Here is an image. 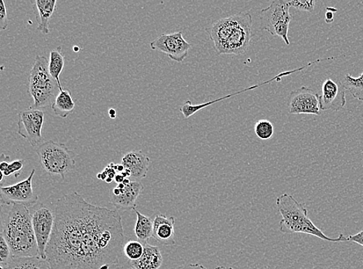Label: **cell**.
<instances>
[{"label":"cell","mask_w":363,"mask_h":269,"mask_svg":"<svg viewBox=\"0 0 363 269\" xmlns=\"http://www.w3.org/2000/svg\"><path fill=\"white\" fill-rule=\"evenodd\" d=\"M346 89L342 82L327 78L322 84V94L319 95L321 111H339L346 104Z\"/></svg>","instance_id":"cell-13"},{"label":"cell","mask_w":363,"mask_h":269,"mask_svg":"<svg viewBox=\"0 0 363 269\" xmlns=\"http://www.w3.org/2000/svg\"><path fill=\"white\" fill-rule=\"evenodd\" d=\"M150 48L168 55L171 60L180 63L187 57L192 45L183 37L181 32L162 34L150 43Z\"/></svg>","instance_id":"cell-9"},{"label":"cell","mask_w":363,"mask_h":269,"mask_svg":"<svg viewBox=\"0 0 363 269\" xmlns=\"http://www.w3.org/2000/svg\"><path fill=\"white\" fill-rule=\"evenodd\" d=\"M76 103L71 95L69 90H62L58 93L52 109L55 114L59 118L65 119L73 112Z\"/></svg>","instance_id":"cell-20"},{"label":"cell","mask_w":363,"mask_h":269,"mask_svg":"<svg viewBox=\"0 0 363 269\" xmlns=\"http://www.w3.org/2000/svg\"><path fill=\"white\" fill-rule=\"evenodd\" d=\"M114 180L116 184H120L123 183V181L125 180V178L123 177L121 174H116Z\"/></svg>","instance_id":"cell-36"},{"label":"cell","mask_w":363,"mask_h":269,"mask_svg":"<svg viewBox=\"0 0 363 269\" xmlns=\"http://www.w3.org/2000/svg\"><path fill=\"white\" fill-rule=\"evenodd\" d=\"M113 180H114V179H111V178H107V179H106V181L107 184H111L112 181H113Z\"/></svg>","instance_id":"cell-41"},{"label":"cell","mask_w":363,"mask_h":269,"mask_svg":"<svg viewBox=\"0 0 363 269\" xmlns=\"http://www.w3.org/2000/svg\"><path fill=\"white\" fill-rule=\"evenodd\" d=\"M143 191V186L140 181H131L126 186L120 195L110 194L111 202L119 209H135L136 200Z\"/></svg>","instance_id":"cell-16"},{"label":"cell","mask_w":363,"mask_h":269,"mask_svg":"<svg viewBox=\"0 0 363 269\" xmlns=\"http://www.w3.org/2000/svg\"><path fill=\"white\" fill-rule=\"evenodd\" d=\"M342 83L355 99L363 102V71L358 78H354L350 74L346 75Z\"/></svg>","instance_id":"cell-24"},{"label":"cell","mask_w":363,"mask_h":269,"mask_svg":"<svg viewBox=\"0 0 363 269\" xmlns=\"http://www.w3.org/2000/svg\"><path fill=\"white\" fill-rule=\"evenodd\" d=\"M214 269H234V268H232V267H227V266H218V267L215 268Z\"/></svg>","instance_id":"cell-39"},{"label":"cell","mask_w":363,"mask_h":269,"mask_svg":"<svg viewBox=\"0 0 363 269\" xmlns=\"http://www.w3.org/2000/svg\"><path fill=\"white\" fill-rule=\"evenodd\" d=\"M176 219L173 216L158 214L154 220L153 237L159 244L166 246L176 244V230H174Z\"/></svg>","instance_id":"cell-17"},{"label":"cell","mask_w":363,"mask_h":269,"mask_svg":"<svg viewBox=\"0 0 363 269\" xmlns=\"http://www.w3.org/2000/svg\"><path fill=\"white\" fill-rule=\"evenodd\" d=\"M35 170H33L27 179L15 185L1 187V203L4 205H24L28 208L33 207L38 200V195L33 190V178Z\"/></svg>","instance_id":"cell-10"},{"label":"cell","mask_w":363,"mask_h":269,"mask_svg":"<svg viewBox=\"0 0 363 269\" xmlns=\"http://www.w3.org/2000/svg\"><path fill=\"white\" fill-rule=\"evenodd\" d=\"M276 205L282 216L279 223L282 234H306L329 242H348V237L340 234L337 238H331L315 226L308 216V209L304 203L297 201L287 193L278 196Z\"/></svg>","instance_id":"cell-4"},{"label":"cell","mask_w":363,"mask_h":269,"mask_svg":"<svg viewBox=\"0 0 363 269\" xmlns=\"http://www.w3.org/2000/svg\"><path fill=\"white\" fill-rule=\"evenodd\" d=\"M73 50H74V52H75V53H78V52H79V50H80V49H79L78 47L75 46V47L73 48Z\"/></svg>","instance_id":"cell-42"},{"label":"cell","mask_w":363,"mask_h":269,"mask_svg":"<svg viewBox=\"0 0 363 269\" xmlns=\"http://www.w3.org/2000/svg\"><path fill=\"white\" fill-rule=\"evenodd\" d=\"M348 242H354L363 247V229L357 234L348 236Z\"/></svg>","instance_id":"cell-31"},{"label":"cell","mask_w":363,"mask_h":269,"mask_svg":"<svg viewBox=\"0 0 363 269\" xmlns=\"http://www.w3.org/2000/svg\"><path fill=\"white\" fill-rule=\"evenodd\" d=\"M327 11H332L333 13L337 12V9L333 8V7H328V8L326 9Z\"/></svg>","instance_id":"cell-40"},{"label":"cell","mask_w":363,"mask_h":269,"mask_svg":"<svg viewBox=\"0 0 363 269\" xmlns=\"http://www.w3.org/2000/svg\"><path fill=\"white\" fill-rule=\"evenodd\" d=\"M360 4H362L363 5V0H362V1H360Z\"/></svg>","instance_id":"cell-43"},{"label":"cell","mask_w":363,"mask_h":269,"mask_svg":"<svg viewBox=\"0 0 363 269\" xmlns=\"http://www.w3.org/2000/svg\"><path fill=\"white\" fill-rule=\"evenodd\" d=\"M36 152L43 170L50 174H58L62 180L75 169V153L64 144L48 141L41 144Z\"/></svg>","instance_id":"cell-6"},{"label":"cell","mask_w":363,"mask_h":269,"mask_svg":"<svg viewBox=\"0 0 363 269\" xmlns=\"http://www.w3.org/2000/svg\"><path fill=\"white\" fill-rule=\"evenodd\" d=\"M108 115H110L111 119H115L116 116V112L114 110V109H111L110 111H108Z\"/></svg>","instance_id":"cell-38"},{"label":"cell","mask_w":363,"mask_h":269,"mask_svg":"<svg viewBox=\"0 0 363 269\" xmlns=\"http://www.w3.org/2000/svg\"><path fill=\"white\" fill-rule=\"evenodd\" d=\"M136 214V222L135 225V235L138 241L142 244H148L149 239L153 237L154 235V221L151 218L142 214L134 209Z\"/></svg>","instance_id":"cell-21"},{"label":"cell","mask_w":363,"mask_h":269,"mask_svg":"<svg viewBox=\"0 0 363 269\" xmlns=\"http://www.w3.org/2000/svg\"><path fill=\"white\" fill-rule=\"evenodd\" d=\"M163 264V256L159 247L144 244V251L140 259L130 261L134 269H159Z\"/></svg>","instance_id":"cell-18"},{"label":"cell","mask_w":363,"mask_h":269,"mask_svg":"<svg viewBox=\"0 0 363 269\" xmlns=\"http://www.w3.org/2000/svg\"><path fill=\"white\" fill-rule=\"evenodd\" d=\"M8 26L7 10L3 0H0V30L3 32Z\"/></svg>","instance_id":"cell-30"},{"label":"cell","mask_w":363,"mask_h":269,"mask_svg":"<svg viewBox=\"0 0 363 269\" xmlns=\"http://www.w3.org/2000/svg\"><path fill=\"white\" fill-rule=\"evenodd\" d=\"M64 67V57L62 53V47H57L50 53L48 69L50 75L55 80L61 90H63L60 76Z\"/></svg>","instance_id":"cell-23"},{"label":"cell","mask_w":363,"mask_h":269,"mask_svg":"<svg viewBox=\"0 0 363 269\" xmlns=\"http://www.w3.org/2000/svg\"><path fill=\"white\" fill-rule=\"evenodd\" d=\"M327 11V10H326ZM334 18H335V16H334V13L329 11H327L325 13V22L327 24H332V22H334Z\"/></svg>","instance_id":"cell-33"},{"label":"cell","mask_w":363,"mask_h":269,"mask_svg":"<svg viewBox=\"0 0 363 269\" xmlns=\"http://www.w3.org/2000/svg\"><path fill=\"white\" fill-rule=\"evenodd\" d=\"M254 130L259 139L264 141L271 139L274 134L273 123L265 119L258 120L254 126Z\"/></svg>","instance_id":"cell-26"},{"label":"cell","mask_w":363,"mask_h":269,"mask_svg":"<svg viewBox=\"0 0 363 269\" xmlns=\"http://www.w3.org/2000/svg\"><path fill=\"white\" fill-rule=\"evenodd\" d=\"M24 164V160H16V161L10 163L9 166L7 167V169L3 173L6 177L14 174V176L17 178L22 170H23Z\"/></svg>","instance_id":"cell-29"},{"label":"cell","mask_w":363,"mask_h":269,"mask_svg":"<svg viewBox=\"0 0 363 269\" xmlns=\"http://www.w3.org/2000/svg\"><path fill=\"white\" fill-rule=\"evenodd\" d=\"M6 269H52L48 261L40 256L13 257Z\"/></svg>","instance_id":"cell-22"},{"label":"cell","mask_w":363,"mask_h":269,"mask_svg":"<svg viewBox=\"0 0 363 269\" xmlns=\"http://www.w3.org/2000/svg\"><path fill=\"white\" fill-rule=\"evenodd\" d=\"M252 18L250 13H239L214 22L206 29L219 55H241L248 50L252 37Z\"/></svg>","instance_id":"cell-3"},{"label":"cell","mask_w":363,"mask_h":269,"mask_svg":"<svg viewBox=\"0 0 363 269\" xmlns=\"http://www.w3.org/2000/svg\"><path fill=\"white\" fill-rule=\"evenodd\" d=\"M120 263H115V264H111V265H104L99 269H120Z\"/></svg>","instance_id":"cell-35"},{"label":"cell","mask_w":363,"mask_h":269,"mask_svg":"<svg viewBox=\"0 0 363 269\" xmlns=\"http://www.w3.org/2000/svg\"><path fill=\"white\" fill-rule=\"evenodd\" d=\"M54 213L46 249L52 269H99L119 263L126 237L118 212L71 193L57 201Z\"/></svg>","instance_id":"cell-1"},{"label":"cell","mask_w":363,"mask_h":269,"mask_svg":"<svg viewBox=\"0 0 363 269\" xmlns=\"http://www.w3.org/2000/svg\"><path fill=\"white\" fill-rule=\"evenodd\" d=\"M129 269H134V268H129Z\"/></svg>","instance_id":"cell-44"},{"label":"cell","mask_w":363,"mask_h":269,"mask_svg":"<svg viewBox=\"0 0 363 269\" xmlns=\"http://www.w3.org/2000/svg\"><path fill=\"white\" fill-rule=\"evenodd\" d=\"M144 244L139 241H129L123 247V254L130 261L140 259L143 256Z\"/></svg>","instance_id":"cell-25"},{"label":"cell","mask_w":363,"mask_h":269,"mask_svg":"<svg viewBox=\"0 0 363 269\" xmlns=\"http://www.w3.org/2000/svg\"><path fill=\"white\" fill-rule=\"evenodd\" d=\"M316 1L314 0H299V1H296V0H292V1H288V4L290 7H294L297 11L312 13L315 11V7L316 4Z\"/></svg>","instance_id":"cell-28"},{"label":"cell","mask_w":363,"mask_h":269,"mask_svg":"<svg viewBox=\"0 0 363 269\" xmlns=\"http://www.w3.org/2000/svg\"><path fill=\"white\" fill-rule=\"evenodd\" d=\"M290 6L285 0H276L260 12L262 30L266 31L275 37L281 38L287 46L290 45L288 32L292 20L290 12Z\"/></svg>","instance_id":"cell-7"},{"label":"cell","mask_w":363,"mask_h":269,"mask_svg":"<svg viewBox=\"0 0 363 269\" xmlns=\"http://www.w3.org/2000/svg\"><path fill=\"white\" fill-rule=\"evenodd\" d=\"M36 7L39 14V25L37 30L43 34H49V21L56 9V0H37Z\"/></svg>","instance_id":"cell-19"},{"label":"cell","mask_w":363,"mask_h":269,"mask_svg":"<svg viewBox=\"0 0 363 269\" xmlns=\"http://www.w3.org/2000/svg\"><path fill=\"white\" fill-rule=\"evenodd\" d=\"M122 165L131 172L130 179L139 180L146 178L149 171L150 158L142 151H131L122 158Z\"/></svg>","instance_id":"cell-15"},{"label":"cell","mask_w":363,"mask_h":269,"mask_svg":"<svg viewBox=\"0 0 363 269\" xmlns=\"http://www.w3.org/2000/svg\"><path fill=\"white\" fill-rule=\"evenodd\" d=\"M1 235L9 244L13 257L39 256L32 216L28 207L1 203Z\"/></svg>","instance_id":"cell-2"},{"label":"cell","mask_w":363,"mask_h":269,"mask_svg":"<svg viewBox=\"0 0 363 269\" xmlns=\"http://www.w3.org/2000/svg\"><path fill=\"white\" fill-rule=\"evenodd\" d=\"M10 158L8 156H6L5 154H2L1 156V163H0V171L1 172H4L5 170L7 169V167L9 166Z\"/></svg>","instance_id":"cell-32"},{"label":"cell","mask_w":363,"mask_h":269,"mask_svg":"<svg viewBox=\"0 0 363 269\" xmlns=\"http://www.w3.org/2000/svg\"><path fill=\"white\" fill-rule=\"evenodd\" d=\"M12 258L10 246L7 244L3 236L0 234V263H1V265L6 267Z\"/></svg>","instance_id":"cell-27"},{"label":"cell","mask_w":363,"mask_h":269,"mask_svg":"<svg viewBox=\"0 0 363 269\" xmlns=\"http://www.w3.org/2000/svg\"><path fill=\"white\" fill-rule=\"evenodd\" d=\"M322 61H325V58H323V60H318L315 61V62H309L308 64L304 65V67H301L299 69H297L292 70V71H287L281 72V74H278V76H276L275 77H273L271 80H268V81H266L265 83L250 86L248 89L243 90L242 91H239V92H235L234 94H230V95L222 97L220 99H215L213 101L208 102V103H205V104H198V105H193L192 103V101L187 100L185 102V103L183 106H181L180 107L179 110H180V111L181 113H183V114L185 116V118H186V119L190 118L192 115H194L196 113L199 112V111L202 110V109H204V108H206V107H207V106H208L210 105H213V104H214L215 103H218V102H220L222 100L227 99H228L229 97H234V96H236V95H239V94H241L242 92H245L248 91V90H252L254 89H257V88H258V87L264 85L266 84L271 83H272L273 81L280 82L282 78H284L285 76H288L292 75L293 74H295V72L301 71L304 70V69H306V68L311 67V65L314 64L315 63H317V62H320Z\"/></svg>","instance_id":"cell-14"},{"label":"cell","mask_w":363,"mask_h":269,"mask_svg":"<svg viewBox=\"0 0 363 269\" xmlns=\"http://www.w3.org/2000/svg\"><path fill=\"white\" fill-rule=\"evenodd\" d=\"M31 216L39 256L47 260L46 249L54 229L55 213L50 208L41 205L33 209Z\"/></svg>","instance_id":"cell-8"},{"label":"cell","mask_w":363,"mask_h":269,"mask_svg":"<svg viewBox=\"0 0 363 269\" xmlns=\"http://www.w3.org/2000/svg\"><path fill=\"white\" fill-rule=\"evenodd\" d=\"M48 64L46 57L37 55L29 77V92L34 100L30 109L34 110L52 107L61 91L59 85L50 75Z\"/></svg>","instance_id":"cell-5"},{"label":"cell","mask_w":363,"mask_h":269,"mask_svg":"<svg viewBox=\"0 0 363 269\" xmlns=\"http://www.w3.org/2000/svg\"><path fill=\"white\" fill-rule=\"evenodd\" d=\"M180 269H208L205 266H203L201 264H190L187 265L183 268H181Z\"/></svg>","instance_id":"cell-34"},{"label":"cell","mask_w":363,"mask_h":269,"mask_svg":"<svg viewBox=\"0 0 363 269\" xmlns=\"http://www.w3.org/2000/svg\"><path fill=\"white\" fill-rule=\"evenodd\" d=\"M114 169L116 171V172L122 173L125 171V167L121 165H115Z\"/></svg>","instance_id":"cell-37"},{"label":"cell","mask_w":363,"mask_h":269,"mask_svg":"<svg viewBox=\"0 0 363 269\" xmlns=\"http://www.w3.org/2000/svg\"><path fill=\"white\" fill-rule=\"evenodd\" d=\"M18 134L24 137L32 147H37L42 141V128L45 113L41 110L29 109L18 114Z\"/></svg>","instance_id":"cell-11"},{"label":"cell","mask_w":363,"mask_h":269,"mask_svg":"<svg viewBox=\"0 0 363 269\" xmlns=\"http://www.w3.org/2000/svg\"><path fill=\"white\" fill-rule=\"evenodd\" d=\"M287 108L290 114L321 115L318 94L306 86L290 93Z\"/></svg>","instance_id":"cell-12"}]
</instances>
